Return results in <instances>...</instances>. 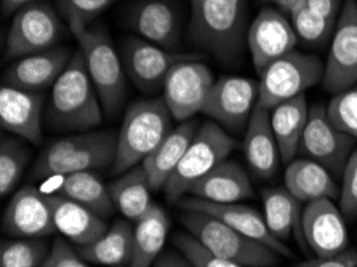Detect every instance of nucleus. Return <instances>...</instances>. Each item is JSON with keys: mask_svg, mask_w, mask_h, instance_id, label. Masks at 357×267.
<instances>
[{"mask_svg": "<svg viewBox=\"0 0 357 267\" xmlns=\"http://www.w3.org/2000/svg\"><path fill=\"white\" fill-rule=\"evenodd\" d=\"M61 184L58 188V194L68 197L85 208L93 211L100 218H109L116 210L114 200L111 197L109 186H106L93 171L73 173L68 176H61Z\"/></svg>", "mask_w": 357, "mask_h": 267, "instance_id": "2f4dec72", "label": "nucleus"}, {"mask_svg": "<svg viewBox=\"0 0 357 267\" xmlns=\"http://www.w3.org/2000/svg\"><path fill=\"white\" fill-rule=\"evenodd\" d=\"M326 64L316 54L290 52L259 74V105L271 111L280 102L305 95L324 80Z\"/></svg>", "mask_w": 357, "mask_h": 267, "instance_id": "6e6552de", "label": "nucleus"}, {"mask_svg": "<svg viewBox=\"0 0 357 267\" xmlns=\"http://www.w3.org/2000/svg\"><path fill=\"white\" fill-rule=\"evenodd\" d=\"M180 221L194 238L220 258L248 267H275L280 263L279 253L237 232L218 218L181 210Z\"/></svg>", "mask_w": 357, "mask_h": 267, "instance_id": "423d86ee", "label": "nucleus"}, {"mask_svg": "<svg viewBox=\"0 0 357 267\" xmlns=\"http://www.w3.org/2000/svg\"><path fill=\"white\" fill-rule=\"evenodd\" d=\"M330 173L321 163L306 157L294 159L284 174L285 189L305 205L321 199L335 200L340 197V189Z\"/></svg>", "mask_w": 357, "mask_h": 267, "instance_id": "a878e982", "label": "nucleus"}, {"mask_svg": "<svg viewBox=\"0 0 357 267\" xmlns=\"http://www.w3.org/2000/svg\"><path fill=\"white\" fill-rule=\"evenodd\" d=\"M180 208L189 211H199L210 216L218 218L225 224L236 229L237 232L252 238L258 243H263L274 250L284 258H291L294 253L289 248V245L280 242L279 238L273 236L266 224V220L261 213H258L252 206H245L241 204H212V201H205L196 197H183L180 200Z\"/></svg>", "mask_w": 357, "mask_h": 267, "instance_id": "a211bd4d", "label": "nucleus"}, {"mask_svg": "<svg viewBox=\"0 0 357 267\" xmlns=\"http://www.w3.org/2000/svg\"><path fill=\"white\" fill-rule=\"evenodd\" d=\"M121 58L132 84L142 93L154 96L164 90L167 75L176 64L199 59V54L167 50L142 37L130 36L122 40Z\"/></svg>", "mask_w": 357, "mask_h": 267, "instance_id": "9d476101", "label": "nucleus"}, {"mask_svg": "<svg viewBox=\"0 0 357 267\" xmlns=\"http://www.w3.org/2000/svg\"><path fill=\"white\" fill-rule=\"evenodd\" d=\"M301 229L306 247L319 258L340 254L349 248L344 218L333 200L321 199L306 204L303 208Z\"/></svg>", "mask_w": 357, "mask_h": 267, "instance_id": "dca6fc26", "label": "nucleus"}, {"mask_svg": "<svg viewBox=\"0 0 357 267\" xmlns=\"http://www.w3.org/2000/svg\"><path fill=\"white\" fill-rule=\"evenodd\" d=\"M172 122L173 117L164 98H148L130 105L117 132L112 173L123 174L142 165L169 136L173 130Z\"/></svg>", "mask_w": 357, "mask_h": 267, "instance_id": "7ed1b4c3", "label": "nucleus"}, {"mask_svg": "<svg viewBox=\"0 0 357 267\" xmlns=\"http://www.w3.org/2000/svg\"><path fill=\"white\" fill-rule=\"evenodd\" d=\"M322 84L335 95L357 85V0H344L338 15Z\"/></svg>", "mask_w": 357, "mask_h": 267, "instance_id": "ddd939ff", "label": "nucleus"}, {"mask_svg": "<svg viewBox=\"0 0 357 267\" xmlns=\"http://www.w3.org/2000/svg\"><path fill=\"white\" fill-rule=\"evenodd\" d=\"M127 21L144 40L173 52L181 45V16L169 0H142L130 10Z\"/></svg>", "mask_w": 357, "mask_h": 267, "instance_id": "aec40b11", "label": "nucleus"}, {"mask_svg": "<svg viewBox=\"0 0 357 267\" xmlns=\"http://www.w3.org/2000/svg\"><path fill=\"white\" fill-rule=\"evenodd\" d=\"M102 106L80 50L52 86L45 119L56 132H91L102 122Z\"/></svg>", "mask_w": 357, "mask_h": 267, "instance_id": "f257e3e1", "label": "nucleus"}, {"mask_svg": "<svg viewBox=\"0 0 357 267\" xmlns=\"http://www.w3.org/2000/svg\"><path fill=\"white\" fill-rule=\"evenodd\" d=\"M305 204L285 188H271L263 190V216L269 231L275 238L287 243L294 236L305 252L306 242L303 237L301 218Z\"/></svg>", "mask_w": 357, "mask_h": 267, "instance_id": "bb28decb", "label": "nucleus"}, {"mask_svg": "<svg viewBox=\"0 0 357 267\" xmlns=\"http://www.w3.org/2000/svg\"><path fill=\"white\" fill-rule=\"evenodd\" d=\"M258 102L259 82L239 75H223L215 80L202 112L231 135L245 133Z\"/></svg>", "mask_w": 357, "mask_h": 267, "instance_id": "9b49d317", "label": "nucleus"}, {"mask_svg": "<svg viewBox=\"0 0 357 267\" xmlns=\"http://www.w3.org/2000/svg\"><path fill=\"white\" fill-rule=\"evenodd\" d=\"M45 96L42 91L20 90L2 85L0 90V125L31 144L40 146L43 139L42 116Z\"/></svg>", "mask_w": 357, "mask_h": 267, "instance_id": "6ab92c4d", "label": "nucleus"}, {"mask_svg": "<svg viewBox=\"0 0 357 267\" xmlns=\"http://www.w3.org/2000/svg\"><path fill=\"white\" fill-rule=\"evenodd\" d=\"M213 84V73L199 59L176 64L167 75L162 90L173 121L186 122L202 112Z\"/></svg>", "mask_w": 357, "mask_h": 267, "instance_id": "f8f14e48", "label": "nucleus"}, {"mask_svg": "<svg viewBox=\"0 0 357 267\" xmlns=\"http://www.w3.org/2000/svg\"><path fill=\"white\" fill-rule=\"evenodd\" d=\"M77 252L86 263L107 267L128 266L133 254V227L127 221H116L98 241L79 247Z\"/></svg>", "mask_w": 357, "mask_h": 267, "instance_id": "c756f323", "label": "nucleus"}, {"mask_svg": "<svg viewBox=\"0 0 357 267\" xmlns=\"http://www.w3.org/2000/svg\"><path fill=\"white\" fill-rule=\"evenodd\" d=\"M40 267H89V264L64 238H56Z\"/></svg>", "mask_w": 357, "mask_h": 267, "instance_id": "ea45409f", "label": "nucleus"}, {"mask_svg": "<svg viewBox=\"0 0 357 267\" xmlns=\"http://www.w3.org/2000/svg\"><path fill=\"white\" fill-rule=\"evenodd\" d=\"M298 36L280 10L264 7L247 31V47L253 66L261 74L275 59L295 50Z\"/></svg>", "mask_w": 357, "mask_h": 267, "instance_id": "2eb2a0df", "label": "nucleus"}, {"mask_svg": "<svg viewBox=\"0 0 357 267\" xmlns=\"http://www.w3.org/2000/svg\"><path fill=\"white\" fill-rule=\"evenodd\" d=\"M153 267H196L185 254L176 252H167L160 254Z\"/></svg>", "mask_w": 357, "mask_h": 267, "instance_id": "37998d69", "label": "nucleus"}, {"mask_svg": "<svg viewBox=\"0 0 357 267\" xmlns=\"http://www.w3.org/2000/svg\"><path fill=\"white\" fill-rule=\"evenodd\" d=\"M151 190L153 189H151L143 165L119 174L116 181L109 184V192L112 200H114L116 208L133 222H137L139 218L148 213L151 205H153Z\"/></svg>", "mask_w": 357, "mask_h": 267, "instance_id": "7c9ffc66", "label": "nucleus"}, {"mask_svg": "<svg viewBox=\"0 0 357 267\" xmlns=\"http://www.w3.org/2000/svg\"><path fill=\"white\" fill-rule=\"evenodd\" d=\"M119 267H123V266H119Z\"/></svg>", "mask_w": 357, "mask_h": 267, "instance_id": "de8ad7c7", "label": "nucleus"}, {"mask_svg": "<svg viewBox=\"0 0 357 267\" xmlns=\"http://www.w3.org/2000/svg\"><path fill=\"white\" fill-rule=\"evenodd\" d=\"M50 253L40 238L3 241L0 247V267H40Z\"/></svg>", "mask_w": 357, "mask_h": 267, "instance_id": "72a5a7b5", "label": "nucleus"}, {"mask_svg": "<svg viewBox=\"0 0 357 267\" xmlns=\"http://www.w3.org/2000/svg\"><path fill=\"white\" fill-rule=\"evenodd\" d=\"M29 160V152L23 143L10 136H2L0 143V194L8 195L18 186Z\"/></svg>", "mask_w": 357, "mask_h": 267, "instance_id": "473e14b6", "label": "nucleus"}, {"mask_svg": "<svg viewBox=\"0 0 357 267\" xmlns=\"http://www.w3.org/2000/svg\"><path fill=\"white\" fill-rule=\"evenodd\" d=\"M306 3L307 7L314 10V12L321 13L326 16V18L333 21H337L340 12H342V10H340V7H342V0H306Z\"/></svg>", "mask_w": 357, "mask_h": 267, "instance_id": "79ce46f5", "label": "nucleus"}, {"mask_svg": "<svg viewBox=\"0 0 357 267\" xmlns=\"http://www.w3.org/2000/svg\"><path fill=\"white\" fill-rule=\"evenodd\" d=\"M116 0H58L59 13L74 37L95 23V20Z\"/></svg>", "mask_w": 357, "mask_h": 267, "instance_id": "c9c22d12", "label": "nucleus"}, {"mask_svg": "<svg viewBox=\"0 0 357 267\" xmlns=\"http://www.w3.org/2000/svg\"><path fill=\"white\" fill-rule=\"evenodd\" d=\"M79 50L89 70L90 80L101 101L105 116L114 117L121 111L127 95V73L121 53L116 50L106 27L93 23L75 36Z\"/></svg>", "mask_w": 357, "mask_h": 267, "instance_id": "39448f33", "label": "nucleus"}, {"mask_svg": "<svg viewBox=\"0 0 357 267\" xmlns=\"http://www.w3.org/2000/svg\"><path fill=\"white\" fill-rule=\"evenodd\" d=\"M290 18L298 39L312 43V45H321L326 42L333 34L335 24H337V21L328 20L307 7L306 0L291 12Z\"/></svg>", "mask_w": 357, "mask_h": 267, "instance_id": "f704fd0d", "label": "nucleus"}, {"mask_svg": "<svg viewBox=\"0 0 357 267\" xmlns=\"http://www.w3.org/2000/svg\"><path fill=\"white\" fill-rule=\"evenodd\" d=\"M73 54L66 47H55L52 50L15 59L5 70L3 85L28 91L52 89L71 61Z\"/></svg>", "mask_w": 357, "mask_h": 267, "instance_id": "412c9836", "label": "nucleus"}, {"mask_svg": "<svg viewBox=\"0 0 357 267\" xmlns=\"http://www.w3.org/2000/svg\"><path fill=\"white\" fill-rule=\"evenodd\" d=\"M356 138L330 122L322 105L310 109V119L298 149L306 159L321 163L332 173H343L346 162L356 149Z\"/></svg>", "mask_w": 357, "mask_h": 267, "instance_id": "4468645a", "label": "nucleus"}, {"mask_svg": "<svg viewBox=\"0 0 357 267\" xmlns=\"http://www.w3.org/2000/svg\"><path fill=\"white\" fill-rule=\"evenodd\" d=\"M199 2H202V0H191V5H196Z\"/></svg>", "mask_w": 357, "mask_h": 267, "instance_id": "a18cd8bd", "label": "nucleus"}, {"mask_svg": "<svg viewBox=\"0 0 357 267\" xmlns=\"http://www.w3.org/2000/svg\"><path fill=\"white\" fill-rule=\"evenodd\" d=\"M326 109L335 127L357 139V85L335 95Z\"/></svg>", "mask_w": 357, "mask_h": 267, "instance_id": "e433bc0d", "label": "nucleus"}, {"mask_svg": "<svg viewBox=\"0 0 357 267\" xmlns=\"http://www.w3.org/2000/svg\"><path fill=\"white\" fill-rule=\"evenodd\" d=\"M170 220L159 205L153 204L133 227V254L128 267H153L165 247Z\"/></svg>", "mask_w": 357, "mask_h": 267, "instance_id": "c85d7f7f", "label": "nucleus"}, {"mask_svg": "<svg viewBox=\"0 0 357 267\" xmlns=\"http://www.w3.org/2000/svg\"><path fill=\"white\" fill-rule=\"evenodd\" d=\"M189 197L212 204H239L250 199L253 188L247 171L234 160H225L208 171L189 190Z\"/></svg>", "mask_w": 357, "mask_h": 267, "instance_id": "5701e85b", "label": "nucleus"}, {"mask_svg": "<svg viewBox=\"0 0 357 267\" xmlns=\"http://www.w3.org/2000/svg\"><path fill=\"white\" fill-rule=\"evenodd\" d=\"M294 267H357V250L348 248L346 252L328 256V258H311L295 264Z\"/></svg>", "mask_w": 357, "mask_h": 267, "instance_id": "a19ab883", "label": "nucleus"}, {"mask_svg": "<svg viewBox=\"0 0 357 267\" xmlns=\"http://www.w3.org/2000/svg\"><path fill=\"white\" fill-rule=\"evenodd\" d=\"M117 132L100 130L64 136L48 144L32 168L36 178H61L73 173L112 167L116 160Z\"/></svg>", "mask_w": 357, "mask_h": 267, "instance_id": "20e7f679", "label": "nucleus"}, {"mask_svg": "<svg viewBox=\"0 0 357 267\" xmlns=\"http://www.w3.org/2000/svg\"><path fill=\"white\" fill-rule=\"evenodd\" d=\"M340 210L346 218L357 216V147L349 155L343 170V184L340 189Z\"/></svg>", "mask_w": 357, "mask_h": 267, "instance_id": "58836bf2", "label": "nucleus"}, {"mask_svg": "<svg viewBox=\"0 0 357 267\" xmlns=\"http://www.w3.org/2000/svg\"><path fill=\"white\" fill-rule=\"evenodd\" d=\"M236 147L232 135L213 121L200 123L196 136L189 144L185 157L167 181L164 192L170 201H180L200 178L212 171Z\"/></svg>", "mask_w": 357, "mask_h": 267, "instance_id": "0eeeda50", "label": "nucleus"}, {"mask_svg": "<svg viewBox=\"0 0 357 267\" xmlns=\"http://www.w3.org/2000/svg\"><path fill=\"white\" fill-rule=\"evenodd\" d=\"M269 112H271V127L279 146L280 159L285 163H290L298 154L303 133L310 119L306 98L301 95L294 100L280 102Z\"/></svg>", "mask_w": 357, "mask_h": 267, "instance_id": "cd10ccee", "label": "nucleus"}, {"mask_svg": "<svg viewBox=\"0 0 357 267\" xmlns=\"http://www.w3.org/2000/svg\"><path fill=\"white\" fill-rule=\"evenodd\" d=\"M189 40L223 63H232L247 43V0H202L191 5Z\"/></svg>", "mask_w": 357, "mask_h": 267, "instance_id": "f03ea898", "label": "nucleus"}, {"mask_svg": "<svg viewBox=\"0 0 357 267\" xmlns=\"http://www.w3.org/2000/svg\"><path fill=\"white\" fill-rule=\"evenodd\" d=\"M242 147L250 171L259 179H271L282 159L271 127V112L259 102L247 125Z\"/></svg>", "mask_w": 357, "mask_h": 267, "instance_id": "4be33fe9", "label": "nucleus"}, {"mask_svg": "<svg viewBox=\"0 0 357 267\" xmlns=\"http://www.w3.org/2000/svg\"><path fill=\"white\" fill-rule=\"evenodd\" d=\"M200 123L202 122L196 121V119H189L186 122L178 123L169 133V136L159 144L158 149L142 163L146 176L149 179L151 189L159 190L165 188L172 173L175 171L178 163L185 157Z\"/></svg>", "mask_w": 357, "mask_h": 267, "instance_id": "b1692460", "label": "nucleus"}, {"mask_svg": "<svg viewBox=\"0 0 357 267\" xmlns=\"http://www.w3.org/2000/svg\"><path fill=\"white\" fill-rule=\"evenodd\" d=\"M3 232L18 238H42L56 232L48 194L34 186L21 188L7 205Z\"/></svg>", "mask_w": 357, "mask_h": 267, "instance_id": "f3484780", "label": "nucleus"}, {"mask_svg": "<svg viewBox=\"0 0 357 267\" xmlns=\"http://www.w3.org/2000/svg\"><path fill=\"white\" fill-rule=\"evenodd\" d=\"M264 2H273V3H275V2H278V0H264Z\"/></svg>", "mask_w": 357, "mask_h": 267, "instance_id": "49530a36", "label": "nucleus"}, {"mask_svg": "<svg viewBox=\"0 0 357 267\" xmlns=\"http://www.w3.org/2000/svg\"><path fill=\"white\" fill-rule=\"evenodd\" d=\"M48 199L52 204L56 231L63 234L68 241L77 243L79 247L98 241L109 229L102 218L77 201L59 194H48Z\"/></svg>", "mask_w": 357, "mask_h": 267, "instance_id": "393cba45", "label": "nucleus"}, {"mask_svg": "<svg viewBox=\"0 0 357 267\" xmlns=\"http://www.w3.org/2000/svg\"><path fill=\"white\" fill-rule=\"evenodd\" d=\"M36 2H42V0H2V13L5 16L15 15L18 10L26 7V5H31Z\"/></svg>", "mask_w": 357, "mask_h": 267, "instance_id": "c03bdc74", "label": "nucleus"}, {"mask_svg": "<svg viewBox=\"0 0 357 267\" xmlns=\"http://www.w3.org/2000/svg\"><path fill=\"white\" fill-rule=\"evenodd\" d=\"M172 242L173 247H175L180 253L185 254L196 267H248L213 254L210 250L205 248L197 238H194L188 231L176 232L175 236H173Z\"/></svg>", "mask_w": 357, "mask_h": 267, "instance_id": "4c0bfd02", "label": "nucleus"}, {"mask_svg": "<svg viewBox=\"0 0 357 267\" xmlns=\"http://www.w3.org/2000/svg\"><path fill=\"white\" fill-rule=\"evenodd\" d=\"M64 36V20L48 2L26 5L13 15L8 27L5 58L20 59L59 47Z\"/></svg>", "mask_w": 357, "mask_h": 267, "instance_id": "1a4fd4ad", "label": "nucleus"}]
</instances>
